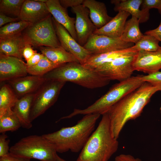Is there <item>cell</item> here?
<instances>
[{"instance_id":"1","label":"cell","mask_w":161,"mask_h":161,"mask_svg":"<svg viewBox=\"0 0 161 161\" xmlns=\"http://www.w3.org/2000/svg\"><path fill=\"white\" fill-rule=\"evenodd\" d=\"M159 88L147 82L128 94L113 106L106 113L109 119L113 136L116 139L126 123L139 117L152 96Z\"/></svg>"},{"instance_id":"2","label":"cell","mask_w":161,"mask_h":161,"mask_svg":"<svg viewBox=\"0 0 161 161\" xmlns=\"http://www.w3.org/2000/svg\"><path fill=\"white\" fill-rule=\"evenodd\" d=\"M100 115H85L75 125L63 127L52 133L42 135L54 145L57 152L69 150L72 152L81 151L94 131L97 121Z\"/></svg>"},{"instance_id":"3","label":"cell","mask_w":161,"mask_h":161,"mask_svg":"<svg viewBox=\"0 0 161 161\" xmlns=\"http://www.w3.org/2000/svg\"><path fill=\"white\" fill-rule=\"evenodd\" d=\"M102 115L76 161H108L117 151L119 143L112 135L109 116L106 113Z\"/></svg>"},{"instance_id":"4","label":"cell","mask_w":161,"mask_h":161,"mask_svg":"<svg viewBox=\"0 0 161 161\" xmlns=\"http://www.w3.org/2000/svg\"><path fill=\"white\" fill-rule=\"evenodd\" d=\"M43 77L46 80L70 82L89 89L103 87L110 81L99 73L76 62L60 65Z\"/></svg>"},{"instance_id":"5","label":"cell","mask_w":161,"mask_h":161,"mask_svg":"<svg viewBox=\"0 0 161 161\" xmlns=\"http://www.w3.org/2000/svg\"><path fill=\"white\" fill-rule=\"evenodd\" d=\"M141 75L132 76L113 85L104 95L87 107L74 109L66 117L69 119L78 115L106 113L114 104L125 96L139 88L144 83Z\"/></svg>"},{"instance_id":"6","label":"cell","mask_w":161,"mask_h":161,"mask_svg":"<svg viewBox=\"0 0 161 161\" xmlns=\"http://www.w3.org/2000/svg\"><path fill=\"white\" fill-rule=\"evenodd\" d=\"M13 155L41 161H58L53 144L43 135H33L21 138L10 148Z\"/></svg>"},{"instance_id":"7","label":"cell","mask_w":161,"mask_h":161,"mask_svg":"<svg viewBox=\"0 0 161 161\" xmlns=\"http://www.w3.org/2000/svg\"><path fill=\"white\" fill-rule=\"evenodd\" d=\"M22 34L27 42L35 47L61 46L54 27L51 14L39 22L30 24Z\"/></svg>"},{"instance_id":"8","label":"cell","mask_w":161,"mask_h":161,"mask_svg":"<svg viewBox=\"0 0 161 161\" xmlns=\"http://www.w3.org/2000/svg\"><path fill=\"white\" fill-rule=\"evenodd\" d=\"M65 83L57 80H46L35 93L30 116L31 122L54 104Z\"/></svg>"},{"instance_id":"9","label":"cell","mask_w":161,"mask_h":161,"mask_svg":"<svg viewBox=\"0 0 161 161\" xmlns=\"http://www.w3.org/2000/svg\"><path fill=\"white\" fill-rule=\"evenodd\" d=\"M137 53L116 58L95 71L110 81L126 80L132 76L134 71L133 63Z\"/></svg>"},{"instance_id":"10","label":"cell","mask_w":161,"mask_h":161,"mask_svg":"<svg viewBox=\"0 0 161 161\" xmlns=\"http://www.w3.org/2000/svg\"><path fill=\"white\" fill-rule=\"evenodd\" d=\"M134 45L123 41L120 38L93 34L83 47L91 54H96L127 49Z\"/></svg>"},{"instance_id":"11","label":"cell","mask_w":161,"mask_h":161,"mask_svg":"<svg viewBox=\"0 0 161 161\" xmlns=\"http://www.w3.org/2000/svg\"><path fill=\"white\" fill-rule=\"evenodd\" d=\"M55 32L61 46L83 65L91 54L80 45L70 35L66 30L52 17Z\"/></svg>"},{"instance_id":"12","label":"cell","mask_w":161,"mask_h":161,"mask_svg":"<svg viewBox=\"0 0 161 161\" xmlns=\"http://www.w3.org/2000/svg\"><path fill=\"white\" fill-rule=\"evenodd\" d=\"M76 15L75 29L77 42L83 46L97 28L91 20L88 9L81 4L72 8Z\"/></svg>"},{"instance_id":"13","label":"cell","mask_w":161,"mask_h":161,"mask_svg":"<svg viewBox=\"0 0 161 161\" xmlns=\"http://www.w3.org/2000/svg\"><path fill=\"white\" fill-rule=\"evenodd\" d=\"M26 63L18 58L0 53V82L27 75Z\"/></svg>"},{"instance_id":"14","label":"cell","mask_w":161,"mask_h":161,"mask_svg":"<svg viewBox=\"0 0 161 161\" xmlns=\"http://www.w3.org/2000/svg\"><path fill=\"white\" fill-rule=\"evenodd\" d=\"M134 71L150 74L161 69V46L154 52L140 51L135 56L133 63Z\"/></svg>"},{"instance_id":"15","label":"cell","mask_w":161,"mask_h":161,"mask_svg":"<svg viewBox=\"0 0 161 161\" xmlns=\"http://www.w3.org/2000/svg\"><path fill=\"white\" fill-rule=\"evenodd\" d=\"M51 14L46 3L36 0H25L18 18L20 20L34 24Z\"/></svg>"},{"instance_id":"16","label":"cell","mask_w":161,"mask_h":161,"mask_svg":"<svg viewBox=\"0 0 161 161\" xmlns=\"http://www.w3.org/2000/svg\"><path fill=\"white\" fill-rule=\"evenodd\" d=\"M46 81L43 76L32 75L18 78L8 81L17 97L35 93Z\"/></svg>"},{"instance_id":"17","label":"cell","mask_w":161,"mask_h":161,"mask_svg":"<svg viewBox=\"0 0 161 161\" xmlns=\"http://www.w3.org/2000/svg\"><path fill=\"white\" fill-rule=\"evenodd\" d=\"M46 3L54 18L62 25L77 41L75 26V18L69 16L66 9L61 5L58 0H47Z\"/></svg>"},{"instance_id":"18","label":"cell","mask_w":161,"mask_h":161,"mask_svg":"<svg viewBox=\"0 0 161 161\" xmlns=\"http://www.w3.org/2000/svg\"><path fill=\"white\" fill-rule=\"evenodd\" d=\"M137 52L132 51L130 47L102 53L91 54L83 65L86 67L95 71L116 58L135 54Z\"/></svg>"},{"instance_id":"19","label":"cell","mask_w":161,"mask_h":161,"mask_svg":"<svg viewBox=\"0 0 161 161\" xmlns=\"http://www.w3.org/2000/svg\"><path fill=\"white\" fill-rule=\"evenodd\" d=\"M143 0H111V3L114 5V8L116 12L124 11L137 18L140 23H144L149 18V10H140Z\"/></svg>"},{"instance_id":"20","label":"cell","mask_w":161,"mask_h":161,"mask_svg":"<svg viewBox=\"0 0 161 161\" xmlns=\"http://www.w3.org/2000/svg\"><path fill=\"white\" fill-rule=\"evenodd\" d=\"M89 10V16L97 29L106 25L113 18L108 14L105 4L95 0H84L82 4Z\"/></svg>"},{"instance_id":"21","label":"cell","mask_w":161,"mask_h":161,"mask_svg":"<svg viewBox=\"0 0 161 161\" xmlns=\"http://www.w3.org/2000/svg\"><path fill=\"white\" fill-rule=\"evenodd\" d=\"M130 14L120 11L107 24L99 29H96L94 34L105 35L113 38H120L124 27Z\"/></svg>"},{"instance_id":"22","label":"cell","mask_w":161,"mask_h":161,"mask_svg":"<svg viewBox=\"0 0 161 161\" xmlns=\"http://www.w3.org/2000/svg\"><path fill=\"white\" fill-rule=\"evenodd\" d=\"M35 94V93L30 94L18 98L13 107L21 126L24 129H29L32 126L30 116Z\"/></svg>"},{"instance_id":"23","label":"cell","mask_w":161,"mask_h":161,"mask_svg":"<svg viewBox=\"0 0 161 161\" xmlns=\"http://www.w3.org/2000/svg\"><path fill=\"white\" fill-rule=\"evenodd\" d=\"M25 43L22 34L12 38L0 39V53L23 60L22 52Z\"/></svg>"},{"instance_id":"24","label":"cell","mask_w":161,"mask_h":161,"mask_svg":"<svg viewBox=\"0 0 161 161\" xmlns=\"http://www.w3.org/2000/svg\"><path fill=\"white\" fill-rule=\"evenodd\" d=\"M38 48L41 53L58 65L70 62L79 63L74 56L61 46L57 47L41 46Z\"/></svg>"},{"instance_id":"25","label":"cell","mask_w":161,"mask_h":161,"mask_svg":"<svg viewBox=\"0 0 161 161\" xmlns=\"http://www.w3.org/2000/svg\"><path fill=\"white\" fill-rule=\"evenodd\" d=\"M139 23L138 18L132 16L125 23L121 39L125 42L136 43L144 35L140 30Z\"/></svg>"},{"instance_id":"26","label":"cell","mask_w":161,"mask_h":161,"mask_svg":"<svg viewBox=\"0 0 161 161\" xmlns=\"http://www.w3.org/2000/svg\"><path fill=\"white\" fill-rule=\"evenodd\" d=\"M18 97L9 84H4L0 89V115L12 109Z\"/></svg>"},{"instance_id":"27","label":"cell","mask_w":161,"mask_h":161,"mask_svg":"<svg viewBox=\"0 0 161 161\" xmlns=\"http://www.w3.org/2000/svg\"><path fill=\"white\" fill-rule=\"evenodd\" d=\"M21 125L20 121L12 109L0 115V133L14 131L18 130Z\"/></svg>"},{"instance_id":"28","label":"cell","mask_w":161,"mask_h":161,"mask_svg":"<svg viewBox=\"0 0 161 161\" xmlns=\"http://www.w3.org/2000/svg\"><path fill=\"white\" fill-rule=\"evenodd\" d=\"M30 23L24 21L6 24L0 28V39L7 38L21 35Z\"/></svg>"},{"instance_id":"29","label":"cell","mask_w":161,"mask_h":161,"mask_svg":"<svg viewBox=\"0 0 161 161\" xmlns=\"http://www.w3.org/2000/svg\"><path fill=\"white\" fill-rule=\"evenodd\" d=\"M159 42L153 36L144 34L135 44L130 47V48L135 52L140 51L154 52L158 50L160 47L159 44Z\"/></svg>"},{"instance_id":"30","label":"cell","mask_w":161,"mask_h":161,"mask_svg":"<svg viewBox=\"0 0 161 161\" xmlns=\"http://www.w3.org/2000/svg\"><path fill=\"white\" fill-rule=\"evenodd\" d=\"M60 66L50 61L44 55L36 64L27 67L28 74L30 75L43 76Z\"/></svg>"},{"instance_id":"31","label":"cell","mask_w":161,"mask_h":161,"mask_svg":"<svg viewBox=\"0 0 161 161\" xmlns=\"http://www.w3.org/2000/svg\"><path fill=\"white\" fill-rule=\"evenodd\" d=\"M25 0H1L0 13L12 17L18 18Z\"/></svg>"},{"instance_id":"32","label":"cell","mask_w":161,"mask_h":161,"mask_svg":"<svg viewBox=\"0 0 161 161\" xmlns=\"http://www.w3.org/2000/svg\"><path fill=\"white\" fill-rule=\"evenodd\" d=\"M141 78L144 82H148L152 85L158 87L161 91V72L146 75H141Z\"/></svg>"},{"instance_id":"33","label":"cell","mask_w":161,"mask_h":161,"mask_svg":"<svg viewBox=\"0 0 161 161\" xmlns=\"http://www.w3.org/2000/svg\"><path fill=\"white\" fill-rule=\"evenodd\" d=\"M7 137L5 133H2L0 135V157L6 156L9 153L10 140L7 139Z\"/></svg>"},{"instance_id":"34","label":"cell","mask_w":161,"mask_h":161,"mask_svg":"<svg viewBox=\"0 0 161 161\" xmlns=\"http://www.w3.org/2000/svg\"><path fill=\"white\" fill-rule=\"evenodd\" d=\"M141 6L142 10H149L150 9L155 8L161 14V0H143Z\"/></svg>"},{"instance_id":"35","label":"cell","mask_w":161,"mask_h":161,"mask_svg":"<svg viewBox=\"0 0 161 161\" xmlns=\"http://www.w3.org/2000/svg\"><path fill=\"white\" fill-rule=\"evenodd\" d=\"M37 52L36 50L33 49L32 46L26 41L25 45L22 50V54L23 58L26 62Z\"/></svg>"},{"instance_id":"36","label":"cell","mask_w":161,"mask_h":161,"mask_svg":"<svg viewBox=\"0 0 161 161\" xmlns=\"http://www.w3.org/2000/svg\"><path fill=\"white\" fill-rule=\"evenodd\" d=\"M61 5L66 9L69 7L71 8L82 4L84 0H59Z\"/></svg>"},{"instance_id":"37","label":"cell","mask_w":161,"mask_h":161,"mask_svg":"<svg viewBox=\"0 0 161 161\" xmlns=\"http://www.w3.org/2000/svg\"><path fill=\"white\" fill-rule=\"evenodd\" d=\"M30 160L13 155L10 152L6 155L0 157V161H30Z\"/></svg>"},{"instance_id":"38","label":"cell","mask_w":161,"mask_h":161,"mask_svg":"<svg viewBox=\"0 0 161 161\" xmlns=\"http://www.w3.org/2000/svg\"><path fill=\"white\" fill-rule=\"evenodd\" d=\"M18 18L12 17L0 13V27L13 22L20 21Z\"/></svg>"},{"instance_id":"39","label":"cell","mask_w":161,"mask_h":161,"mask_svg":"<svg viewBox=\"0 0 161 161\" xmlns=\"http://www.w3.org/2000/svg\"><path fill=\"white\" fill-rule=\"evenodd\" d=\"M114 161H142L140 159L136 158L129 154H121L117 156Z\"/></svg>"},{"instance_id":"40","label":"cell","mask_w":161,"mask_h":161,"mask_svg":"<svg viewBox=\"0 0 161 161\" xmlns=\"http://www.w3.org/2000/svg\"><path fill=\"white\" fill-rule=\"evenodd\" d=\"M44 55L41 53H35L29 60L26 62L27 67L32 66L38 64Z\"/></svg>"},{"instance_id":"41","label":"cell","mask_w":161,"mask_h":161,"mask_svg":"<svg viewBox=\"0 0 161 161\" xmlns=\"http://www.w3.org/2000/svg\"><path fill=\"white\" fill-rule=\"evenodd\" d=\"M145 35H149L153 36L159 41L161 42V21L159 26L156 28L145 32Z\"/></svg>"},{"instance_id":"42","label":"cell","mask_w":161,"mask_h":161,"mask_svg":"<svg viewBox=\"0 0 161 161\" xmlns=\"http://www.w3.org/2000/svg\"><path fill=\"white\" fill-rule=\"evenodd\" d=\"M57 157L58 161H67L60 157L58 154Z\"/></svg>"},{"instance_id":"43","label":"cell","mask_w":161,"mask_h":161,"mask_svg":"<svg viewBox=\"0 0 161 161\" xmlns=\"http://www.w3.org/2000/svg\"><path fill=\"white\" fill-rule=\"evenodd\" d=\"M160 110L161 113V107H160Z\"/></svg>"}]
</instances>
